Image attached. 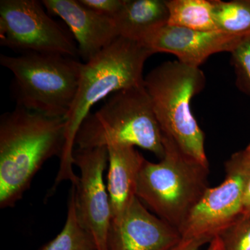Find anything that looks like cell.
I'll use <instances>...</instances> for the list:
<instances>
[{"mask_svg":"<svg viewBox=\"0 0 250 250\" xmlns=\"http://www.w3.org/2000/svg\"><path fill=\"white\" fill-rule=\"evenodd\" d=\"M244 37L217 31H196L166 24L148 37L143 45L154 54H173L178 62L188 66L200 67L213 54L223 52L231 53Z\"/></svg>","mask_w":250,"mask_h":250,"instance_id":"8fae6325","label":"cell"},{"mask_svg":"<svg viewBox=\"0 0 250 250\" xmlns=\"http://www.w3.org/2000/svg\"><path fill=\"white\" fill-rule=\"evenodd\" d=\"M82 4L98 14L114 18L121 11L124 0H80Z\"/></svg>","mask_w":250,"mask_h":250,"instance_id":"ffe728a7","label":"cell"},{"mask_svg":"<svg viewBox=\"0 0 250 250\" xmlns=\"http://www.w3.org/2000/svg\"><path fill=\"white\" fill-rule=\"evenodd\" d=\"M154 54L141 42L120 36L82 64L76 95L65 117V144L52 189L65 181L77 186L73 171L75 141L81 125L99 102L120 90L144 85L145 63Z\"/></svg>","mask_w":250,"mask_h":250,"instance_id":"6da1fadb","label":"cell"},{"mask_svg":"<svg viewBox=\"0 0 250 250\" xmlns=\"http://www.w3.org/2000/svg\"><path fill=\"white\" fill-rule=\"evenodd\" d=\"M120 36L143 43L168 23L166 0H124L123 7L113 18Z\"/></svg>","mask_w":250,"mask_h":250,"instance_id":"5bb4252c","label":"cell"},{"mask_svg":"<svg viewBox=\"0 0 250 250\" xmlns=\"http://www.w3.org/2000/svg\"><path fill=\"white\" fill-rule=\"evenodd\" d=\"M74 164L80 170L75 187V206L81 225L93 237L98 250H107L112 215L104 172L108 164L107 147L75 149Z\"/></svg>","mask_w":250,"mask_h":250,"instance_id":"9c48e42d","label":"cell"},{"mask_svg":"<svg viewBox=\"0 0 250 250\" xmlns=\"http://www.w3.org/2000/svg\"><path fill=\"white\" fill-rule=\"evenodd\" d=\"M164 145L159 162L145 160L136 197L179 231L209 188V166L186 155L164 136Z\"/></svg>","mask_w":250,"mask_h":250,"instance_id":"3957f363","label":"cell"},{"mask_svg":"<svg viewBox=\"0 0 250 250\" xmlns=\"http://www.w3.org/2000/svg\"><path fill=\"white\" fill-rule=\"evenodd\" d=\"M49 14L62 18L76 41L85 62L120 37L114 19L86 7L80 0H42Z\"/></svg>","mask_w":250,"mask_h":250,"instance_id":"7c38bea8","label":"cell"},{"mask_svg":"<svg viewBox=\"0 0 250 250\" xmlns=\"http://www.w3.org/2000/svg\"><path fill=\"white\" fill-rule=\"evenodd\" d=\"M182 239L177 229L149 212L137 197L111 219L107 250H167Z\"/></svg>","mask_w":250,"mask_h":250,"instance_id":"30bf717a","label":"cell"},{"mask_svg":"<svg viewBox=\"0 0 250 250\" xmlns=\"http://www.w3.org/2000/svg\"><path fill=\"white\" fill-rule=\"evenodd\" d=\"M218 236L223 250H250V215H242Z\"/></svg>","mask_w":250,"mask_h":250,"instance_id":"d6986e66","label":"cell"},{"mask_svg":"<svg viewBox=\"0 0 250 250\" xmlns=\"http://www.w3.org/2000/svg\"><path fill=\"white\" fill-rule=\"evenodd\" d=\"M250 170L244 150L233 154L225 163L223 183L207 189L179 229L182 238L212 240L243 215V201Z\"/></svg>","mask_w":250,"mask_h":250,"instance_id":"ba28073f","label":"cell"},{"mask_svg":"<svg viewBox=\"0 0 250 250\" xmlns=\"http://www.w3.org/2000/svg\"><path fill=\"white\" fill-rule=\"evenodd\" d=\"M206 250H223V243L218 236H215L208 243V248Z\"/></svg>","mask_w":250,"mask_h":250,"instance_id":"603a6c76","label":"cell"},{"mask_svg":"<svg viewBox=\"0 0 250 250\" xmlns=\"http://www.w3.org/2000/svg\"><path fill=\"white\" fill-rule=\"evenodd\" d=\"M107 149L106 188L113 219L123 215L136 198L138 178L146 159L133 146L113 145Z\"/></svg>","mask_w":250,"mask_h":250,"instance_id":"4fadbf2b","label":"cell"},{"mask_svg":"<svg viewBox=\"0 0 250 250\" xmlns=\"http://www.w3.org/2000/svg\"><path fill=\"white\" fill-rule=\"evenodd\" d=\"M65 121L16 106L0 118V207H14L44 164L62 156Z\"/></svg>","mask_w":250,"mask_h":250,"instance_id":"7a4b0ae2","label":"cell"},{"mask_svg":"<svg viewBox=\"0 0 250 250\" xmlns=\"http://www.w3.org/2000/svg\"><path fill=\"white\" fill-rule=\"evenodd\" d=\"M246 153L250 170V144L243 149ZM243 215H250V170L248 182H247L246 192H245L244 201H243Z\"/></svg>","mask_w":250,"mask_h":250,"instance_id":"7402d4cb","label":"cell"},{"mask_svg":"<svg viewBox=\"0 0 250 250\" xmlns=\"http://www.w3.org/2000/svg\"><path fill=\"white\" fill-rule=\"evenodd\" d=\"M40 250H98L93 237L81 225L75 206V187L69 194L66 221L61 232Z\"/></svg>","mask_w":250,"mask_h":250,"instance_id":"2e32d148","label":"cell"},{"mask_svg":"<svg viewBox=\"0 0 250 250\" xmlns=\"http://www.w3.org/2000/svg\"><path fill=\"white\" fill-rule=\"evenodd\" d=\"M166 4L169 25L196 31H217L214 0H166Z\"/></svg>","mask_w":250,"mask_h":250,"instance_id":"9a60e30c","label":"cell"},{"mask_svg":"<svg viewBox=\"0 0 250 250\" xmlns=\"http://www.w3.org/2000/svg\"><path fill=\"white\" fill-rule=\"evenodd\" d=\"M217 31L244 37L250 33V0H214Z\"/></svg>","mask_w":250,"mask_h":250,"instance_id":"e0dca14e","label":"cell"},{"mask_svg":"<svg viewBox=\"0 0 250 250\" xmlns=\"http://www.w3.org/2000/svg\"><path fill=\"white\" fill-rule=\"evenodd\" d=\"M231 63L236 74L237 87L250 96V33L231 52Z\"/></svg>","mask_w":250,"mask_h":250,"instance_id":"ac0fdd59","label":"cell"},{"mask_svg":"<svg viewBox=\"0 0 250 250\" xmlns=\"http://www.w3.org/2000/svg\"><path fill=\"white\" fill-rule=\"evenodd\" d=\"M210 241L205 238H182L179 243L167 250H200Z\"/></svg>","mask_w":250,"mask_h":250,"instance_id":"44dd1931","label":"cell"},{"mask_svg":"<svg viewBox=\"0 0 250 250\" xmlns=\"http://www.w3.org/2000/svg\"><path fill=\"white\" fill-rule=\"evenodd\" d=\"M113 145L141 147L164 157V135L145 85L111 95L85 118L75 141V147L82 149Z\"/></svg>","mask_w":250,"mask_h":250,"instance_id":"5b68a950","label":"cell"},{"mask_svg":"<svg viewBox=\"0 0 250 250\" xmlns=\"http://www.w3.org/2000/svg\"><path fill=\"white\" fill-rule=\"evenodd\" d=\"M0 64L13 74L16 106L65 118L76 95L82 62L62 54L25 53L1 54Z\"/></svg>","mask_w":250,"mask_h":250,"instance_id":"8992f818","label":"cell"},{"mask_svg":"<svg viewBox=\"0 0 250 250\" xmlns=\"http://www.w3.org/2000/svg\"><path fill=\"white\" fill-rule=\"evenodd\" d=\"M205 83V75L200 67L178 61L162 62L144 81L163 135L173 141L186 155L209 166L205 133L190 107L192 98L204 89Z\"/></svg>","mask_w":250,"mask_h":250,"instance_id":"277c9868","label":"cell"},{"mask_svg":"<svg viewBox=\"0 0 250 250\" xmlns=\"http://www.w3.org/2000/svg\"><path fill=\"white\" fill-rule=\"evenodd\" d=\"M43 6L36 0H1L0 44L22 54L76 58L80 54L72 34L54 21Z\"/></svg>","mask_w":250,"mask_h":250,"instance_id":"52a82bcc","label":"cell"}]
</instances>
